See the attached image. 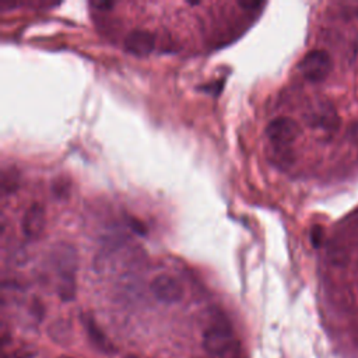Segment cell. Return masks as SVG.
I'll list each match as a JSON object with an SVG mask.
<instances>
[{"instance_id": "3", "label": "cell", "mask_w": 358, "mask_h": 358, "mask_svg": "<svg viewBox=\"0 0 358 358\" xmlns=\"http://www.w3.org/2000/svg\"><path fill=\"white\" fill-rule=\"evenodd\" d=\"M301 134V126L296 120L288 116H278L266 126V136L278 145H287L295 141Z\"/></svg>"}, {"instance_id": "2", "label": "cell", "mask_w": 358, "mask_h": 358, "mask_svg": "<svg viewBox=\"0 0 358 358\" xmlns=\"http://www.w3.org/2000/svg\"><path fill=\"white\" fill-rule=\"evenodd\" d=\"M331 57L324 49L309 50L299 62V70L302 76L313 83L323 81L331 71Z\"/></svg>"}, {"instance_id": "12", "label": "cell", "mask_w": 358, "mask_h": 358, "mask_svg": "<svg viewBox=\"0 0 358 358\" xmlns=\"http://www.w3.org/2000/svg\"><path fill=\"white\" fill-rule=\"evenodd\" d=\"M91 6L98 10H110L115 7V3L110 1H91Z\"/></svg>"}, {"instance_id": "9", "label": "cell", "mask_w": 358, "mask_h": 358, "mask_svg": "<svg viewBox=\"0 0 358 358\" xmlns=\"http://www.w3.org/2000/svg\"><path fill=\"white\" fill-rule=\"evenodd\" d=\"M53 193L57 196V197H66L67 193H69V180L66 179H56L53 182Z\"/></svg>"}, {"instance_id": "7", "label": "cell", "mask_w": 358, "mask_h": 358, "mask_svg": "<svg viewBox=\"0 0 358 358\" xmlns=\"http://www.w3.org/2000/svg\"><path fill=\"white\" fill-rule=\"evenodd\" d=\"M83 326L87 331L88 338L91 340V343L101 351H110L113 350L112 344L109 343V340L106 338V336L102 333V330L98 327V324L95 323V320L90 316V315H84L83 316Z\"/></svg>"}, {"instance_id": "13", "label": "cell", "mask_w": 358, "mask_h": 358, "mask_svg": "<svg viewBox=\"0 0 358 358\" xmlns=\"http://www.w3.org/2000/svg\"><path fill=\"white\" fill-rule=\"evenodd\" d=\"M126 358H137V357H134V355H129V357H126Z\"/></svg>"}, {"instance_id": "5", "label": "cell", "mask_w": 358, "mask_h": 358, "mask_svg": "<svg viewBox=\"0 0 358 358\" xmlns=\"http://www.w3.org/2000/svg\"><path fill=\"white\" fill-rule=\"evenodd\" d=\"M124 49L137 57L148 56L155 46V35L148 29L136 28L126 34L123 39Z\"/></svg>"}, {"instance_id": "6", "label": "cell", "mask_w": 358, "mask_h": 358, "mask_svg": "<svg viewBox=\"0 0 358 358\" xmlns=\"http://www.w3.org/2000/svg\"><path fill=\"white\" fill-rule=\"evenodd\" d=\"M45 208L39 203H32L24 213L21 229L29 239H38L45 229Z\"/></svg>"}, {"instance_id": "8", "label": "cell", "mask_w": 358, "mask_h": 358, "mask_svg": "<svg viewBox=\"0 0 358 358\" xmlns=\"http://www.w3.org/2000/svg\"><path fill=\"white\" fill-rule=\"evenodd\" d=\"M323 238H324V231L320 225H313L310 228V232H309V239H310V243L315 246V248H319L322 246L323 243Z\"/></svg>"}, {"instance_id": "11", "label": "cell", "mask_w": 358, "mask_h": 358, "mask_svg": "<svg viewBox=\"0 0 358 358\" xmlns=\"http://www.w3.org/2000/svg\"><path fill=\"white\" fill-rule=\"evenodd\" d=\"M348 138H350L354 144H358V122L352 123V124L348 127Z\"/></svg>"}, {"instance_id": "1", "label": "cell", "mask_w": 358, "mask_h": 358, "mask_svg": "<svg viewBox=\"0 0 358 358\" xmlns=\"http://www.w3.org/2000/svg\"><path fill=\"white\" fill-rule=\"evenodd\" d=\"M204 350L215 357H225L232 352L235 347V338L232 336L231 326L225 319L214 320L203 333Z\"/></svg>"}, {"instance_id": "10", "label": "cell", "mask_w": 358, "mask_h": 358, "mask_svg": "<svg viewBox=\"0 0 358 358\" xmlns=\"http://www.w3.org/2000/svg\"><path fill=\"white\" fill-rule=\"evenodd\" d=\"M129 225L131 227V229L137 234H140L141 236H144L147 234V228L144 227V224H141L140 221H137L136 218H129Z\"/></svg>"}, {"instance_id": "4", "label": "cell", "mask_w": 358, "mask_h": 358, "mask_svg": "<svg viewBox=\"0 0 358 358\" xmlns=\"http://www.w3.org/2000/svg\"><path fill=\"white\" fill-rule=\"evenodd\" d=\"M151 294L162 303H176L183 299L185 289L179 280L169 274H159L150 282Z\"/></svg>"}]
</instances>
